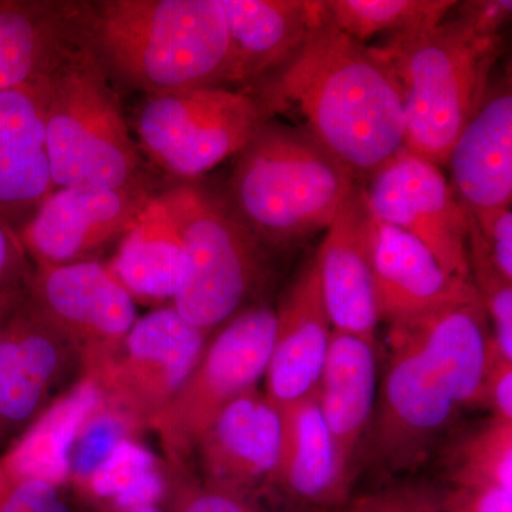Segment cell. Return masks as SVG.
I'll list each match as a JSON object with an SVG mask.
<instances>
[{"label":"cell","instance_id":"6da1fadb","mask_svg":"<svg viewBox=\"0 0 512 512\" xmlns=\"http://www.w3.org/2000/svg\"><path fill=\"white\" fill-rule=\"evenodd\" d=\"M244 90L269 120L298 114L299 128L357 183L404 150L406 119L396 77L328 15L288 63Z\"/></svg>","mask_w":512,"mask_h":512},{"label":"cell","instance_id":"7a4b0ae2","mask_svg":"<svg viewBox=\"0 0 512 512\" xmlns=\"http://www.w3.org/2000/svg\"><path fill=\"white\" fill-rule=\"evenodd\" d=\"M372 451L389 470L416 467L463 407L481 404L490 328L480 298L390 325Z\"/></svg>","mask_w":512,"mask_h":512},{"label":"cell","instance_id":"3957f363","mask_svg":"<svg viewBox=\"0 0 512 512\" xmlns=\"http://www.w3.org/2000/svg\"><path fill=\"white\" fill-rule=\"evenodd\" d=\"M76 42L117 87L146 94L228 87L218 0H69Z\"/></svg>","mask_w":512,"mask_h":512},{"label":"cell","instance_id":"277c9868","mask_svg":"<svg viewBox=\"0 0 512 512\" xmlns=\"http://www.w3.org/2000/svg\"><path fill=\"white\" fill-rule=\"evenodd\" d=\"M500 43V35H485L457 16L369 46L399 83L406 119L404 150L437 167L446 165L458 134L487 94Z\"/></svg>","mask_w":512,"mask_h":512},{"label":"cell","instance_id":"5b68a950","mask_svg":"<svg viewBox=\"0 0 512 512\" xmlns=\"http://www.w3.org/2000/svg\"><path fill=\"white\" fill-rule=\"evenodd\" d=\"M357 181L305 131L268 120L238 154L227 204L261 244L328 229Z\"/></svg>","mask_w":512,"mask_h":512},{"label":"cell","instance_id":"8992f818","mask_svg":"<svg viewBox=\"0 0 512 512\" xmlns=\"http://www.w3.org/2000/svg\"><path fill=\"white\" fill-rule=\"evenodd\" d=\"M45 133L56 190L74 185L154 190L117 87L79 43L47 76Z\"/></svg>","mask_w":512,"mask_h":512},{"label":"cell","instance_id":"52a82bcc","mask_svg":"<svg viewBox=\"0 0 512 512\" xmlns=\"http://www.w3.org/2000/svg\"><path fill=\"white\" fill-rule=\"evenodd\" d=\"M183 245L173 308L205 332L234 318L261 269V242L229 208L194 185L163 191Z\"/></svg>","mask_w":512,"mask_h":512},{"label":"cell","instance_id":"ba28073f","mask_svg":"<svg viewBox=\"0 0 512 512\" xmlns=\"http://www.w3.org/2000/svg\"><path fill=\"white\" fill-rule=\"evenodd\" d=\"M268 120L247 90L201 87L146 96L134 133L143 157L175 178L194 180L241 153Z\"/></svg>","mask_w":512,"mask_h":512},{"label":"cell","instance_id":"9c48e42d","mask_svg":"<svg viewBox=\"0 0 512 512\" xmlns=\"http://www.w3.org/2000/svg\"><path fill=\"white\" fill-rule=\"evenodd\" d=\"M207 343L200 362L174 402L153 424L171 463H183L218 414L256 389L274 348L276 313L269 306L238 312Z\"/></svg>","mask_w":512,"mask_h":512},{"label":"cell","instance_id":"30bf717a","mask_svg":"<svg viewBox=\"0 0 512 512\" xmlns=\"http://www.w3.org/2000/svg\"><path fill=\"white\" fill-rule=\"evenodd\" d=\"M28 298L83 360L84 375L99 377L136 323L133 296L97 261L33 266Z\"/></svg>","mask_w":512,"mask_h":512},{"label":"cell","instance_id":"8fae6325","mask_svg":"<svg viewBox=\"0 0 512 512\" xmlns=\"http://www.w3.org/2000/svg\"><path fill=\"white\" fill-rule=\"evenodd\" d=\"M207 336L173 306L141 316L110 365L96 377L107 402L138 426H153L194 372Z\"/></svg>","mask_w":512,"mask_h":512},{"label":"cell","instance_id":"7c38bea8","mask_svg":"<svg viewBox=\"0 0 512 512\" xmlns=\"http://www.w3.org/2000/svg\"><path fill=\"white\" fill-rule=\"evenodd\" d=\"M82 356L30 303L28 292L0 312V440L18 437L66 393Z\"/></svg>","mask_w":512,"mask_h":512},{"label":"cell","instance_id":"4fadbf2b","mask_svg":"<svg viewBox=\"0 0 512 512\" xmlns=\"http://www.w3.org/2000/svg\"><path fill=\"white\" fill-rule=\"evenodd\" d=\"M363 185L377 221L419 239L447 274L471 281L470 214L457 200L440 167L402 150Z\"/></svg>","mask_w":512,"mask_h":512},{"label":"cell","instance_id":"5bb4252c","mask_svg":"<svg viewBox=\"0 0 512 512\" xmlns=\"http://www.w3.org/2000/svg\"><path fill=\"white\" fill-rule=\"evenodd\" d=\"M154 195L151 188H59L19 232L20 242L33 266L96 261L130 231Z\"/></svg>","mask_w":512,"mask_h":512},{"label":"cell","instance_id":"9a60e30c","mask_svg":"<svg viewBox=\"0 0 512 512\" xmlns=\"http://www.w3.org/2000/svg\"><path fill=\"white\" fill-rule=\"evenodd\" d=\"M375 237L376 218L365 185L357 183L326 229L315 258L332 329L376 343L380 319L373 284Z\"/></svg>","mask_w":512,"mask_h":512},{"label":"cell","instance_id":"2e32d148","mask_svg":"<svg viewBox=\"0 0 512 512\" xmlns=\"http://www.w3.org/2000/svg\"><path fill=\"white\" fill-rule=\"evenodd\" d=\"M281 410L251 390L229 403L197 450L205 484L247 498L274 484L281 451Z\"/></svg>","mask_w":512,"mask_h":512},{"label":"cell","instance_id":"e0dca14e","mask_svg":"<svg viewBox=\"0 0 512 512\" xmlns=\"http://www.w3.org/2000/svg\"><path fill=\"white\" fill-rule=\"evenodd\" d=\"M275 313V340L265 373V396L282 409L315 392L329 353L333 329L315 255L296 276Z\"/></svg>","mask_w":512,"mask_h":512},{"label":"cell","instance_id":"ac0fdd59","mask_svg":"<svg viewBox=\"0 0 512 512\" xmlns=\"http://www.w3.org/2000/svg\"><path fill=\"white\" fill-rule=\"evenodd\" d=\"M46 79L0 90V220L18 235L56 191L46 148Z\"/></svg>","mask_w":512,"mask_h":512},{"label":"cell","instance_id":"d6986e66","mask_svg":"<svg viewBox=\"0 0 512 512\" xmlns=\"http://www.w3.org/2000/svg\"><path fill=\"white\" fill-rule=\"evenodd\" d=\"M373 284L379 319L389 325L478 298L473 282L447 274L419 239L377 220Z\"/></svg>","mask_w":512,"mask_h":512},{"label":"cell","instance_id":"ffe728a7","mask_svg":"<svg viewBox=\"0 0 512 512\" xmlns=\"http://www.w3.org/2000/svg\"><path fill=\"white\" fill-rule=\"evenodd\" d=\"M229 42L228 86H251L288 63L326 18L312 0H218Z\"/></svg>","mask_w":512,"mask_h":512},{"label":"cell","instance_id":"44dd1931","mask_svg":"<svg viewBox=\"0 0 512 512\" xmlns=\"http://www.w3.org/2000/svg\"><path fill=\"white\" fill-rule=\"evenodd\" d=\"M446 165L454 190L470 215L511 208L512 94L510 76L488 87L483 103L463 128Z\"/></svg>","mask_w":512,"mask_h":512},{"label":"cell","instance_id":"7402d4cb","mask_svg":"<svg viewBox=\"0 0 512 512\" xmlns=\"http://www.w3.org/2000/svg\"><path fill=\"white\" fill-rule=\"evenodd\" d=\"M316 394L340 468L352 483L357 451L376 409V343L332 330Z\"/></svg>","mask_w":512,"mask_h":512},{"label":"cell","instance_id":"603a6c76","mask_svg":"<svg viewBox=\"0 0 512 512\" xmlns=\"http://www.w3.org/2000/svg\"><path fill=\"white\" fill-rule=\"evenodd\" d=\"M279 410L282 439L274 484L302 504L328 507L342 503L352 483L340 468L316 390Z\"/></svg>","mask_w":512,"mask_h":512},{"label":"cell","instance_id":"cb8c5ba5","mask_svg":"<svg viewBox=\"0 0 512 512\" xmlns=\"http://www.w3.org/2000/svg\"><path fill=\"white\" fill-rule=\"evenodd\" d=\"M76 43L69 0H0V90L42 82Z\"/></svg>","mask_w":512,"mask_h":512},{"label":"cell","instance_id":"d4e9b609","mask_svg":"<svg viewBox=\"0 0 512 512\" xmlns=\"http://www.w3.org/2000/svg\"><path fill=\"white\" fill-rule=\"evenodd\" d=\"M104 400L100 384L90 376L57 397L0 456L10 483L40 480L59 487L66 483L74 440Z\"/></svg>","mask_w":512,"mask_h":512},{"label":"cell","instance_id":"484cf974","mask_svg":"<svg viewBox=\"0 0 512 512\" xmlns=\"http://www.w3.org/2000/svg\"><path fill=\"white\" fill-rule=\"evenodd\" d=\"M109 269L133 299L173 301L183 279V245L163 192L121 238Z\"/></svg>","mask_w":512,"mask_h":512},{"label":"cell","instance_id":"4316f807","mask_svg":"<svg viewBox=\"0 0 512 512\" xmlns=\"http://www.w3.org/2000/svg\"><path fill=\"white\" fill-rule=\"evenodd\" d=\"M458 2L453 0H328L329 22L356 42L380 33L409 35L440 25Z\"/></svg>","mask_w":512,"mask_h":512},{"label":"cell","instance_id":"83f0119b","mask_svg":"<svg viewBox=\"0 0 512 512\" xmlns=\"http://www.w3.org/2000/svg\"><path fill=\"white\" fill-rule=\"evenodd\" d=\"M83 488L126 511L163 500L167 474L156 456L130 437L121 441Z\"/></svg>","mask_w":512,"mask_h":512},{"label":"cell","instance_id":"f1b7e54d","mask_svg":"<svg viewBox=\"0 0 512 512\" xmlns=\"http://www.w3.org/2000/svg\"><path fill=\"white\" fill-rule=\"evenodd\" d=\"M458 487L494 485L512 491V423L491 419L461 451Z\"/></svg>","mask_w":512,"mask_h":512},{"label":"cell","instance_id":"f546056e","mask_svg":"<svg viewBox=\"0 0 512 512\" xmlns=\"http://www.w3.org/2000/svg\"><path fill=\"white\" fill-rule=\"evenodd\" d=\"M137 426L127 413L104 400L74 440L69 478L84 487L121 441L130 439Z\"/></svg>","mask_w":512,"mask_h":512},{"label":"cell","instance_id":"4dcf8cb0","mask_svg":"<svg viewBox=\"0 0 512 512\" xmlns=\"http://www.w3.org/2000/svg\"><path fill=\"white\" fill-rule=\"evenodd\" d=\"M163 498L168 512H261L247 498L184 478L174 481L168 474Z\"/></svg>","mask_w":512,"mask_h":512},{"label":"cell","instance_id":"1f68e13d","mask_svg":"<svg viewBox=\"0 0 512 512\" xmlns=\"http://www.w3.org/2000/svg\"><path fill=\"white\" fill-rule=\"evenodd\" d=\"M32 271L19 235L0 220V312L26 295Z\"/></svg>","mask_w":512,"mask_h":512},{"label":"cell","instance_id":"d6a6232c","mask_svg":"<svg viewBox=\"0 0 512 512\" xmlns=\"http://www.w3.org/2000/svg\"><path fill=\"white\" fill-rule=\"evenodd\" d=\"M470 217L491 264L505 279L512 281L511 208H501V210L483 212Z\"/></svg>","mask_w":512,"mask_h":512},{"label":"cell","instance_id":"836d02e7","mask_svg":"<svg viewBox=\"0 0 512 512\" xmlns=\"http://www.w3.org/2000/svg\"><path fill=\"white\" fill-rule=\"evenodd\" d=\"M0 512H72L59 485L40 480L10 485L0 500Z\"/></svg>","mask_w":512,"mask_h":512},{"label":"cell","instance_id":"e575fe53","mask_svg":"<svg viewBox=\"0 0 512 512\" xmlns=\"http://www.w3.org/2000/svg\"><path fill=\"white\" fill-rule=\"evenodd\" d=\"M481 404L490 407L493 419L512 423V362L490 353Z\"/></svg>","mask_w":512,"mask_h":512},{"label":"cell","instance_id":"d590c367","mask_svg":"<svg viewBox=\"0 0 512 512\" xmlns=\"http://www.w3.org/2000/svg\"><path fill=\"white\" fill-rule=\"evenodd\" d=\"M461 18L485 35L498 36L512 12L511 0H470L457 3Z\"/></svg>","mask_w":512,"mask_h":512},{"label":"cell","instance_id":"8d00e7d4","mask_svg":"<svg viewBox=\"0 0 512 512\" xmlns=\"http://www.w3.org/2000/svg\"><path fill=\"white\" fill-rule=\"evenodd\" d=\"M451 497L458 512H512V491L494 485L458 487Z\"/></svg>","mask_w":512,"mask_h":512},{"label":"cell","instance_id":"74e56055","mask_svg":"<svg viewBox=\"0 0 512 512\" xmlns=\"http://www.w3.org/2000/svg\"><path fill=\"white\" fill-rule=\"evenodd\" d=\"M382 512H458V508L456 503H454L453 497L450 498L448 503L444 504L441 507V510H433V507H426L424 504L416 505V504H396L389 505V507L384 508V510H380Z\"/></svg>","mask_w":512,"mask_h":512},{"label":"cell","instance_id":"f35d334b","mask_svg":"<svg viewBox=\"0 0 512 512\" xmlns=\"http://www.w3.org/2000/svg\"><path fill=\"white\" fill-rule=\"evenodd\" d=\"M10 485H12V483H10L8 474H6L5 468H3L2 463H0V500H2L6 491L9 490Z\"/></svg>","mask_w":512,"mask_h":512},{"label":"cell","instance_id":"ab89813d","mask_svg":"<svg viewBox=\"0 0 512 512\" xmlns=\"http://www.w3.org/2000/svg\"><path fill=\"white\" fill-rule=\"evenodd\" d=\"M120 512H163L158 510L156 505H144V507L131 508V510L120 511Z\"/></svg>","mask_w":512,"mask_h":512},{"label":"cell","instance_id":"60d3db41","mask_svg":"<svg viewBox=\"0 0 512 512\" xmlns=\"http://www.w3.org/2000/svg\"><path fill=\"white\" fill-rule=\"evenodd\" d=\"M380 512H382V511H380Z\"/></svg>","mask_w":512,"mask_h":512}]
</instances>
